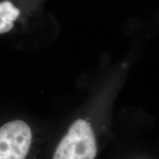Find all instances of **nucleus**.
<instances>
[{
  "label": "nucleus",
  "instance_id": "1",
  "mask_svg": "<svg viewBox=\"0 0 159 159\" xmlns=\"http://www.w3.org/2000/svg\"><path fill=\"white\" fill-rule=\"evenodd\" d=\"M97 141L92 125L86 119H76L55 149L52 159H96Z\"/></svg>",
  "mask_w": 159,
  "mask_h": 159
},
{
  "label": "nucleus",
  "instance_id": "2",
  "mask_svg": "<svg viewBox=\"0 0 159 159\" xmlns=\"http://www.w3.org/2000/svg\"><path fill=\"white\" fill-rule=\"evenodd\" d=\"M34 143L30 125L20 119L0 126V159H29Z\"/></svg>",
  "mask_w": 159,
  "mask_h": 159
},
{
  "label": "nucleus",
  "instance_id": "3",
  "mask_svg": "<svg viewBox=\"0 0 159 159\" xmlns=\"http://www.w3.org/2000/svg\"><path fill=\"white\" fill-rule=\"evenodd\" d=\"M20 11L10 0L0 2V34L9 32L20 17Z\"/></svg>",
  "mask_w": 159,
  "mask_h": 159
}]
</instances>
